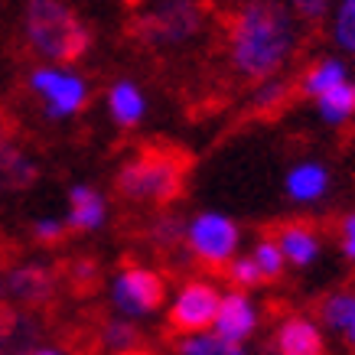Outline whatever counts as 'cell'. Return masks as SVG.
<instances>
[{
    "label": "cell",
    "mask_w": 355,
    "mask_h": 355,
    "mask_svg": "<svg viewBox=\"0 0 355 355\" xmlns=\"http://www.w3.org/2000/svg\"><path fill=\"white\" fill-rule=\"evenodd\" d=\"M300 43L303 23L284 0H241L228 13L225 55L232 72L245 82L284 76Z\"/></svg>",
    "instance_id": "1"
},
{
    "label": "cell",
    "mask_w": 355,
    "mask_h": 355,
    "mask_svg": "<svg viewBox=\"0 0 355 355\" xmlns=\"http://www.w3.org/2000/svg\"><path fill=\"white\" fill-rule=\"evenodd\" d=\"M23 43L43 62H78L92 49V26L69 0H26Z\"/></svg>",
    "instance_id": "2"
},
{
    "label": "cell",
    "mask_w": 355,
    "mask_h": 355,
    "mask_svg": "<svg viewBox=\"0 0 355 355\" xmlns=\"http://www.w3.org/2000/svg\"><path fill=\"white\" fill-rule=\"evenodd\" d=\"M209 26L205 0H144L130 20V36L144 49L170 53L196 43Z\"/></svg>",
    "instance_id": "3"
},
{
    "label": "cell",
    "mask_w": 355,
    "mask_h": 355,
    "mask_svg": "<svg viewBox=\"0 0 355 355\" xmlns=\"http://www.w3.org/2000/svg\"><path fill=\"white\" fill-rule=\"evenodd\" d=\"M186 186V160L183 153L170 150H140L130 157L114 176V189L128 202L140 205H170L183 196Z\"/></svg>",
    "instance_id": "4"
},
{
    "label": "cell",
    "mask_w": 355,
    "mask_h": 355,
    "mask_svg": "<svg viewBox=\"0 0 355 355\" xmlns=\"http://www.w3.org/2000/svg\"><path fill=\"white\" fill-rule=\"evenodd\" d=\"M30 92L36 95V101L43 105V114L49 121H69L82 114L88 108V78L72 69V62H43L36 65L26 78Z\"/></svg>",
    "instance_id": "5"
},
{
    "label": "cell",
    "mask_w": 355,
    "mask_h": 355,
    "mask_svg": "<svg viewBox=\"0 0 355 355\" xmlns=\"http://www.w3.org/2000/svg\"><path fill=\"white\" fill-rule=\"evenodd\" d=\"M183 241L202 264H209V268H225L228 261L238 254L241 228H238L235 218L222 216V212H199V216L186 225Z\"/></svg>",
    "instance_id": "6"
},
{
    "label": "cell",
    "mask_w": 355,
    "mask_h": 355,
    "mask_svg": "<svg viewBox=\"0 0 355 355\" xmlns=\"http://www.w3.org/2000/svg\"><path fill=\"white\" fill-rule=\"evenodd\" d=\"M111 303L128 320H147L166 303V280L150 268H124L111 280Z\"/></svg>",
    "instance_id": "7"
},
{
    "label": "cell",
    "mask_w": 355,
    "mask_h": 355,
    "mask_svg": "<svg viewBox=\"0 0 355 355\" xmlns=\"http://www.w3.org/2000/svg\"><path fill=\"white\" fill-rule=\"evenodd\" d=\"M218 300H222V293H218V287L212 280H189V284H183V287L176 291L170 310H166L170 326L183 336L202 333V329H209L212 320H216Z\"/></svg>",
    "instance_id": "8"
},
{
    "label": "cell",
    "mask_w": 355,
    "mask_h": 355,
    "mask_svg": "<svg viewBox=\"0 0 355 355\" xmlns=\"http://www.w3.org/2000/svg\"><path fill=\"white\" fill-rule=\"evenodd\" d=\"M0 287L20 306H43V303L53 300L55 277L53 270L43 268V264H17V268H10L0 277Z\"/></svg>",
    "instance_id": "9"
},
{
    "label": "cell",
    "mask_w": 355,
    "mask_h": 355,
    "mask_svg": "<svg viewBox=\"0 0 355 355\" xmlns=\"http://www.w3.org/2000/svg\"><path fill=\"white\" fill-rule=\"evenodd\" d=\"M212 333H218L222 339H232V343H245L248 336L258 329V306L251 303L245 291H232L222 293L216 310V320L209 326Z\"/></svg>",
    "instance_id": "10"
},
{
    "label": "cell",
    "mask_w": 355,
    "mask_h": 355,
    "mask_svg": "<svg viewBox=\"0 0 355 355\" xmlns=\"http://www.w3.org/2000/svg\"><path fill=\"white\" fill-rule=\"evenodd\" d=\"M274 352L277 355H326V339L320 323L310 316H287L274 333Z\"/></svg>",
    "instance_id": "11"
},
{
    "label": "cell",
    "mask_w": 355,
    "mask_h": 355,
    "mask_svg": "<svg viewBox=\"0 0 355 355\" xmlns=\"http://www.w3.org/2000/svg\"><path fill=\"white\" fill-rule=\"evenodd\" d=\"M108 222V202L95 186L76 183L69 189V212H65V225L76 232H98Z\"/></svg>",
    "instance_id": "12"
},
{
    "label": "cell",
    "mask_w": 355,
    "mask_h": 355,
    "mask_svg": "<svg viewBox=\"0 0 355 355\" xmlns=\"http://www.w3.org/2000/svg\"><path fill=\"white\" fill-rule=\"evenodd\" d=\"M329 186H333V176H329L323 163L303 160L297 166H291L287 180H284V193L291 196V202L297 205H313L329 193Z\"/></svg>",
    "instance_id": "13"
},
{
    "label": "cell",
    "mask_w": 355,
    "mask_h": 355,
    "mask_svg": "<svg viewBox=\"0 0 355 355\" xmlns=\"http://www.w3.org/2000/svg\"><path fill=\"white\" fill-rule=\"evenodd\" d=\"M36 180V163L17 147L10 130L0 124V193H17Z\"/></svg>",
    "instance_id": "14"
},
{
    "label": "cell",
    "mask_w": 355,
    "mask_h": 355,
    "mask_svg": "<svg viewBox=\"0 0 355 355\" xmlns=\"http://www.w3.org/2000/svg\"><path fill=\"white\" fill-rule=\"evenodd\" d=\"M108 114L118 128H137L147 118V95L134 78H118L108 88Z\"/></svg>",
    "instance_id": "15"
},
{
    "label": "cell",
    "mask_w": 355,
    "mask_h": 355,
    "mask_svg": "<svg viewBox=\"0 0 355 355\" xmlns=\"http://www.w3.org/2000/svg\"><path fill=\"white\" fill-rule=\"evenodd\" d=\"M349 82V65L343 55H323L316 62L306 65V72L300 76V95L303 98H316L329 92V88Z\"/></svg>",
    "instance_id": "16"
},
{
    "label": "cell",
    "mask_w": 355,
    "mask_h": 355,
    "mask_svg": "<svg viewBox=\"0 0 355 355\" xmlns=\"http://www.w3.org/2000/svg\"><path fill=\"white\" fill-rule=\"evenodd\" d=\"M277 245L284 251V261L293 268H310L320 258V235L310 225H284L277 232Z\"/></svg>",
    "instance_id": "17"
},
{
    "label": "cell",
    "mask_w": 355,
    "mask_h": 355,
    "mask_svg": "<svg viewBox=\"0 0 355 355\" xmlns=\"http://www.w3.org/2000/svg\"><path fill=\"white\" fill-rule=\"evenodd\" d=\"M320 320L326 329H333L345 339V345L355 352V291L329 293L320 306Z\"/></svg>",
    "instance_id": "18"
},
{
    "label": "cell",
    "mask_w": 355,
    "mask_h": 355,
    "mask_svg": "<svg viewBox=\"0 0 355 355\" xmlns=\"http://www.w3.org/2000/svg\"><path fill=\"white\" fill-rule=\"evenodd\" d=\"M316 101V111H320V118L326 124H333V128H343L349 121L355 118V92H352V82H343V85L329 88L323 95L313 98Z\"/></svg>",
    "instance_id": "19"
},
{
    "label": "cell",
    "mask_w": 355,
    "mask_h": 355,
    "mask_svg": "<svg viewBox=\"0 0 355 355\" xmlns=\"http://www.w3.org/2000/svg\"><path fill=\"white\" fill-rule=\"evenodd\" d=\"M291 92L293 88L284 76L261 78V82H254V92H251V108L258 114H274V111H280L291 101Z\"/></svg>",
    "instance_id": "20"
},
{
    "label": "cell",
    "mask_w": 355,
    "mask_h": 355,
    "mask_svg": "<svg viewBox=\"0 0 355 355\" xmlns=\"http://www.w3.org/2000/svg\"><path fill=\"white\" fill-rule=\"evenodd\" d=\"M180 355H245L241 343H232V339H222L212 329H202V333H186V339L176 345Z\"/></svg>",
    "instance_id": "21"
},
{
    "label": "cell",
    "mask_w": 355,
    "mask_h": 355,
    "mask_svg": "<svg viewBox=\"0 0 355 355\" xmlns=\"http://www.w3.org/2000/svg\"><path fill=\"white\" fill-rule=\"evenodd\" d=\"M101 345H105L111 355L137 352V349H140V329L130 323L128 316L108 320V323H105V329H101Z\"/></svg>",
    "instance_id": "22"
},
{
    "label": "cell",
    "mask_w": 355,
    "mask_h": 355,
    "mask_svg": "<svg viewBox=\"0 0 355 355\" xmlns=\"http://www.w3.org/2000/svg\"><path fill=\"white\" fill-rule=\"evenodd\" d=\"M329 40L343 55H355V7L333 3L329 10Z\"/></svg>",
    "instance_id": "23"
},
{
    "label": "cell",
    "mask_w": 355,
    "mask_h": 355,
    "mask_svg": "<svg viewBox=\"0 0 355 355\" xmlns=\"http://www.w3.org/2000/svg\"><path fill=\"white\" fill-rule=\"evenodd\" d=\"M251 258H254V264L261 270V280H277L284 274V268H287L277 238H258V245L251 248Z\"/></svg>",
    "instance_id": "24"
},
{
    "label": "cell",
    "mask_w": 355,
    "mask_h": 355,
    "mask_svg": "<svg viewBox=\"0 0 355 355\" xmlns=\"http://www.w3.org/2000/svg\"><path fill=\"white\" fill-rule=\"evenodd\" d=\"M183 235H186V225L180 216H173V212H163L157 216V222L150 225V241L163 251H170V248L183 245Z\"/></svg>",
    "instance_id": "25"
},
{
    "label": "cell",
    "mask_w": 355,
    "mask_h": 355,
    "mask_svg": "<svg viewBox=\"0 0 355 355\" xmlns=\"http://www.w3.org/2000/svg\"><path fill=\"white\" fill-rule=\"evenodd\" d=\"M225 268H228V280H232L235 287H241V291H248V287L261 284V270H258V264H254V258H251V254H235Z\"/></svg>",
    "instance_id": "26"
},
{
    "label": "cell",
    "mask_w": 355,
    "mask_h": 355,
    "mask_svg": "<svg viewBox=\"0 0 355 355\" xmlns=\"http://www.w3.org/2000/svg\"><path fill=\"white\" fill-rule=\"evenodd\" d=\"M284 3L300 17V23H323L333 10V0H284Z\"/></svg>",
    "instance_id": "27"
},
{
    "label": "cell",
    "mask_w": 355,
    "mask_h": 355,
    "mask_svg": "<svg viewBox=\"0 0 355 355\" xmlns=\"http://www.w3.org/2000/svg\"><path fill=\"white\" fill-rule=\"evenodd\" d=\"M65 222L62 218H53V216H43V218H36L33 222V238L40 241V245H59L65 238Z\"/></svg>",
    "instance_id": "28"
},
{
    "label": "cell",
    "mask_w": 355,
    "mask_h": 355,
    "mask_svg": "<svg viewBox=\"0 0 355 355\" xmlns=\"http://www.w3.org/2000/svg\"><path fill=\"white\" fill-rule=\"evenodd\" d=\"M69 274H72V280H76V284L88 287V284H95V280H98V264H95V261H88V258H82V261H76V264L69 268Z\"/></svg>",
    "instance_id": "29"
},
{
    "label": "cell",
    "mask_w": 355,
    "mask_h": 355,
    "mask_svg": "<svg viewBox=\"0 0 355 355\" xmlns=\"http://www.w3.org/2000/svg\"><path fill=\"white\" fill-rule=\"evenodd\" d=\"M339 235H343V254L355 264V212L343 218V225H339Z\"/></svg>",
    "instance_id": "30"
},
{
    "label": "cell",
    "mask_w": 355,
    "mask_h": 355,
    "mask_svg": "<svg viewBox=\"0 0 355 355\" xmlns=\"http://www.w3.org/2000/svg\"><path fill=\"white\" fill-rule=\"evenodd\" d=\"M33 355H69V352H62V349H36Z\"/></svg>",
    "instance_id": "31"
},
{
    "label": "cell",
    "mask_w": 355,
    "mask_h": 355,
    "mask_svg": "<svg viewBox=\"0 0 355 355\" xmlns=\"http://www.w3.org/2000/svg\"><path fill=\"white\" fill-rule=\"evenodd\" d=\"M333 3H345V7H355V0H333Z\"/></svg>",
    "instance_id": "32"
},
{
    "label": "cell",
    "mask_w": 355,
    "mask_h": 355,
    "mask_svg": "<svg viewBox=\"0 0 355 355\" xmlns=\"http://www.w3.org/2000/svg\"><path fill=\"white\" fill-rule=\"evenodd\" d=\"M0 277H3V270H0Z\"/></svg>",
    "instance_id": "33"
},
{
    "label": "cell",
    "mask_w": 355,
    "mask_h": 355,
    "mask_svg": "<svg viewBox=\"0 0 355 355\" xmlns=\"http://www.w3.org/2000/svg\"><path fill=\"white\" fill-rule=\"evenodd\" d=\"M352 92H355V85H352Z\"/></svg>",
    "instance_id": "34"
}]
</instances>
